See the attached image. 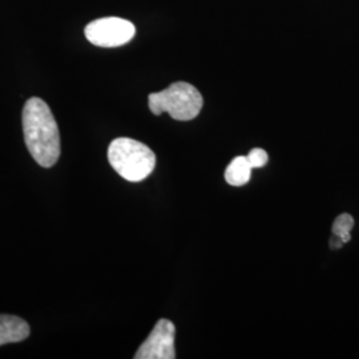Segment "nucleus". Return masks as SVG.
Listing matches in <instances>:
<instances>
[{"instance_id":"obj_4","label":"nucleus","mask_w":359,"mask_h":359,"mask_svg":"<svg viewBox=\"0 0 359 359\" xmlns=\"http://www.w3.org/2000/svg\"><path fill=\"white\" fill-rule=\"evenodd\" d=\"M84 32L93 46L114 48L130 41L136 34V28L129 20L121 18H102L90 22Z\"/></svg>"},{"instance_id":"obj_10","label":"nucleus","mask_w":359,"mask_h":359,"mask_svg":"<svg viewBox=\"0 0 359 359\" xmlns=\"http://www.w3.org/2000/svg\"><path fill=\"white\" fill-rule=\"evenodd\" d=\"M344 245H345V243L342 241V238L338 237V236H335V234H333V236L330 237V240H329V246H330L332 250H339V249L344 248Z\"/></svg>"},{"instance_id":"obj_1","label":"nucleus","mask_w":359,"mask_h":359,"mask_svg":"<svg viewBox=\"0 0 359 359\" xmlns=\"http://www.w3.org/2000/svg\"><path fill=\"white\" fill-rule=\"evenodd\" d=\"M23 132L27 148L40 167L51 168L60 157V133L50 107L39 97L23 108Z\"/></svg>"},{"instance_id":"obj_2","label":"nucleus","mask_w":359,"mask_h":359,"mask_svg":"<svg viewBox=\"0 0 359 359\" xmlns=\"http://www.w3.org/2000/svg\"><path fill=\"white\" fill-rule=\"evenodd\" d=\"M108 160L116 173L130 182L147 179L156 167L154 151L129 137H118L109 144Z\"/></svg>"},{"instance_id":"obj_6","label":"nucleus","mask_w":359,"mask_h":359,"mask_svg":"<svg viewBox=\"0 0 359 359\" xmlns=\"http://www.w3.org/2000/svg\"><path fill=\"white\" fill-rule=\"evenodd\" d=\"M28 335L29 326L25 320L16 316L0 314V346L25 341Z\"/></svg>"},{"instance_id":"obj_7","label":"nucleus","mask_w":359,"mask_h":359,"mask_svg":"<svg viewBox=\"0 0 359 359\" xmlns=\"http://www.w3.org/2000/svg\"><path fill=\"white\" fill-rule=\"evenodd\" d=\"M252 170L246 156H237L225 169V180L231 187H243L248 184L252 177Z\"/></svg>"},{"instance_id":"obj_5","label":"nucleus","mask_w":359,"mask_h":359,"mask_svg":"<svg viewBox=\"0 0 359 359\" xmlns=\"http://www.w3.org/2000/svg\"><path fill=\"white\" fill-rule=\"evenodd\" d=\"M175 335L176 327L169 320H160L154 330L142 342L135 354L136 359H175Z\"/></svg>"},{"instance_id":"obj_8","label":"nucleus","mask_w":359,"mask_h":359,"mask_svg":"<svg viewBox=\"0 0 359 359\" xmlns=\"http://www.w3.org/2000/svg\"><path fill=\"white\" fill-rule=\"evenodd\" d=\"M354 224H355V221H354V218H353L351 215L342 213V215H339L338 217L334 219L332 233L335 234V236H338V237H341L342 241L347 244L351 240V231L354 228Z\"/></svg>"},{"instance_id":"obj_9","label":"nucleus","mask_w":359,"mask_h":359,"mask_svg":"<svg viewBox=\"0 0 359 359\" xmlns=\"http://www.w3.org/2000/svg\"><path fill=\"white\" fill-rule=\"evenodd\" d=\"M246 157H248V161H249L250 167L253 168V169L255 168L265 167L268 164V161H269L268 152L261 149V148L252 149L249 154H246Z\"/></svg>"},{"instance_id":"obj_3","label":"nucleus","mask_w":359,"mask_h":359,"mask_svg":"<svg viewBox=\"0 0 359 359\" xmlns=\"http://www.w3.org/2000/svg\"><path fill=\"white\" fill-rule=\"evenodd\" d=\"M148 104L154 115L160 116L167 112L175 120L189 121L201 112L204 99L200 90L192 84L177 81L164 90L151 93L148 96Z\"/></svg>"}]
</instances>
